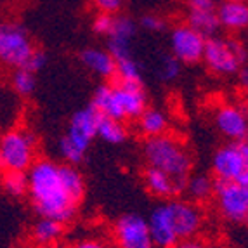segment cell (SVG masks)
<instances>
[{"mask_svg": "<svg viewBox=\"0 0 248 248\" xmlns=\"http://www.w3.org/2000/svg\"><path fill=\"white\" fill-rule=\"evenodd\" d=\"M30 200L40 217H50L59 222H70L77 214V205L61 179V165L40 158L28 170Z\"/></svg>", "mask_w": 248, "mask_h": 248, "instance_id": "cell-1", "label": "cell"}, {"mask_svg": "<svg viewBox=\"0 0 248 248\" xmlns=\"http://www.w3.org/2000/svg\"><path fill=\"white\" fill-rule=\"evenodd\" d=\"M149 229L156 248H174L179 241L195 238L203 226V212L191 200H169L149 214Z\"/></svg>", "mask_w": 248, "mask_h": 248, "instance_id": "cell-2", "label": "cell"}, {"mask_svg": "<svg viewBox=\"0 0 248 248\" xmlns=\"http://www.w3.org/2000/svg\"><path fill=\"white\" fill-rule=\"evenodd\" d=\"M142 158L148 167L163 170L184 186L187 184L193 169V156L179 139L169 134L146 137V141L142 142Z\"/></svg>", "mask_w": 248, "mask_h": 248, "instance_id": "cell-3", "label": "cell"}, {"mask_svg": "<svg viewBox=\"0 0 248 248\" xmlns=\"http://www.w3.org/2000/svg\"><path fill=\"white\" fill-rule=\"evenodd\" d=\"M247 47L236 38L215 35L207 40L203 62L208 68V71H212L214 75H219V77L238 75L241 68L247 64Z\"/></svg>", "mask_w": 248, "mask_h": 248, "instance_id": "cell-4", "label": "cell"}, {"mask_svg": "<svg viewBox=\"0 0 248 248\" xmlns=\"http://www.w3.org/2000/svg\"><path fill=\"white\" fill-rule=\"evenodd\" d=\"M37 161V139L25 128H9L0 139V165L4 172H28Z\"/></svg>", "mask_w": 248, "mask_h": 248, "instance_id": "cell-5", "label": "cell"}, {"mask_svg": "<svg viewBox=\"0 0 248 248\" xmlns=\"http://www.w3.org/2000/svg\"><path fill=\"white\" fill-rule=\"evenodd\" d=\"M35 52L33 42L28 31L17 23H4L0 28V59L9 68H26L31 54Z\"/></svg>", "mask_w": 248, "mask_h": 248, "instance_id": "cell-6", "label": "cell"}, {"mask_svg": "<svg viewBox=\"0 0 248 248\" xmlns=\"http://www.w3.org/2000/svg\"><path fill=\"white\" fill-rule=\"evenodd\" d=\"M214 198L226 220L232 224L248 220V184L238 181H217Z\"/></svg>", "mask_w": 248, "mask_h": 248, "instance_id": "cell-7", "label": "cell"}, {"mask_svg": "<svg viewBox=\"0 0 248 248\" xmlns=\"http://www.w3.org/2000/svg\"><path fill=\"white\" fill-rule=\"evenodd\" d=\"M207 40V37H203L187 23L175 25L169 35L170 54L175 56L182 64H196L203 61Z\"/></svg>", "mask_w": 248, "mask_h": 248, "instance_id": "cell-8", "label": "cell"}, {"mask_svg": "<svg viewBox=\"0 0 248 248\" xmlns=\"http://www.w3.org/2000/svg\"><path fill=\"white\" fill-rule=\"evenodd\" d=\"M116 248H156L148 219L139 214H124L113 224Z\"/></svg>", "mask_w": 248, "mask_h": 248, "instance_id": "cell-9", "label": "cell"}, {"mask_svg": "<svg viewBox=\"0 0 248 248\" xmlns=\"http://www.w3.org/2000/svg\"><path fill=\"white\" fill-rule=\"evenodd\" d=\"M212 174L217 181L243 182L245 175V153L243 141L222 144L215 149L212 156Z\"/></svg>", "mask_w": 248, "mask_h": 248, "instance_id": "cell-10", "label": "cell"}, {"mask_svg": "<svg viewBox=\"0 0 248 248\" xmlns=\"http://www.w3.org/2000/svg\"><path fill=\"white\" fill-rule=\"evenodd\" d=\"M101 120H103V115H101L92 104H89V106L82 108V109L73 113L64 136H66L73 144L78 146L83 153H87V149L91 148L92 141L97 137Z\"/></svg>", "mask_w": 248, "mask_h": 248, "instance_id": "cell-11", "label": "cell"}, {"mask_svg": "<svg viewBox=\"0 0 248 248\" xmlns=\"http://www.w3.org/2000/svg\"><path fill=\"white\" fill-rule=\"evenodd\" d=\"M214 124L231 142L248 139V108L240 104H220L214 111Z\"/></svg>", "mask_w": 248, "mask_h": 248, "instance_id": "cell-12", "label": "cell"}, {"mask_svg": "<svg viewBox=\"0 0 248 248\" xmlns=\"http://www.w3.org/2000/svg\"><path fill=\"white\" fill-rule=\"evenodd\" d=\"M115 89L125 120H139V116L148 109V97L142 85L116 82Z\"/></svg>", "mask_w": 248, "mask_h": 248, "instance_id": "cell-13", "label": "cell"}, {"mask_svg": "<svg viewBox=\"0 0 248 248\" xmlns=\"http://www.w3.org/2000/svg\"><path fill=\"white\" fill-rule=\"evenodd\" d=\"M80 61L91 73L99 77L103 80L116 78V68L118 61L108 49L99 47H87L80 52Z\"/></svg>", "mask_w": 248, "mask_h": 248, "instance_id": "cell-14", "label": "cell"}, {"mask_svg": "<svg viewBox=\"0 0 248 248\" xmlns=\"http://www.w3.org/2000/svg\"><path fill=\"white\" fill-rule=\"evenodd\" d=\"M136 23L128 16H116L113 31L108 37V50L116 58V61L130 58V42L136 37Z\"/></svg>", "mask_w": 248, "mask_h": 248, "instance_id": "cell-15", "label": "cell"}, {"mask_svg": "<svg viewBox=\"0 0 248 248\" xmlns=\"http://www.w3.org/2000/svg\"><path fill=\"white\" fill-rule=\"evenodd\" d=\"M142 181H144V186L149 195L161 200L172 198V196L181 195L186 191L184 184L177 182L170 174L160 169H155V167H146L144 174H142Z\"/></svg>", "mask_w": 248, "mask_h": 248, "instance_id": "cell-16", "label": "cell"}, {"mask_svg": "<svg viewBox=\"0 0 248 248\" xmlns=\"http://www.w3.org/2000/svg\"><path fill=\"white\" fill-rule=\"evenodd\" d=\"M220 28L228 31L248 30V2L247 0H222L217 7Z\"/></svg>", "mask_w": 248, "mask_h": 248, "instance_id": "cell-17", "label": "cell"}, {"mask_svg": "<svg viewBox=\"0 0 248 248\" xmlns=\"http://www.w3.org/2000/svg\"><path fill=\"white\" fill-rule=\"evenodd\" d=\"M92 106L97 109L106 118H116V120H125L124 113H122L120 103H118V95H116L115 83H101L97 85L92 94Z\"/></svg>", "mask_w": 248, "mask_h": 248, "instance_id": "cell-18", "label": "cell"}, {"mask_svg": "<svg viewBox=\"0 0 248 248\" xmlns=\"http://www.w3.org/2000/svg\"><path fill=\"white\" fill-rule=\"evenodd\" d=\"M137 127L144 137H158L165 136L169 132L170 120L163 109L160 108H148L137 120Z\"/></svg>", "mask_w": 248, "mask_h": 248, "instance_id": "cell-19", "label": "cell"}, {"mask_svg": "<svg viewBox=\"0 0 248 248\" xmlns=\"http://www.w3.org/2000/svg\"><path fill=\"white\" fill-rule=\"evenodd\" d=\"M215 186L217 179L208 174H191L186 184V193L191 202L205 203L215 196Z\"/></svg>", "mask_w": 248, "mask_h": 248, "instance_id": "cell-20", "label": "cell"}, {"mask_svg": "<svg viewBox=\"0 0 248 248\" xmlns=\"http://www.w3.org/2000/svg\"><path fill=\"white\" fill-rule=\"evenodd\" d=\"M62 234V222L50 217H38L31 226L30 236L40 247H49L58 241V238Z\"/></svg>", "mask_w": 248, "mask_h": 248, "instance_id": "cell-21", "label": "cell"}, {"mask_svg": "<svg viewBox=\"0 0 248 248\" xmlns=\"http://www.w3.org/2000/svg\"><path fill=\"white\" fill-rule=\"evenodd\" d=\"M186 23L207 38L215 37L220 28L217 11H187Z\"/></svg>", "mask_w": 248, "mask_h": 248, "instance_id": "cell-22", "label": "cell"}, {"mask_svg": "<svg viewBox=\"0 0 248 248\" xmlns=\"http://www.w3.org/2000/svg\"><path fill=\"white\" fill-rule=\"evenodd\" d=\"M61 179L68 191V195L77 203L82 202L83 195H85V181H83L82 172L75 165L64 163V165H61Z\"/></svg>", "mask_w": 248, "mask_h": 248, "instance_id": "cell-23", "label": "cell"}, {"mask_svg": "<svg viewBox=\"0 0 248 248\" xmlns=\"http://www.w3.org/2000/svg\"><path fill=\"white\" fill-rule=\"evenodd\" d=\"M97 137L106 144L118 146L127 141V128L124 125V120H116V118H106L103 116L99 125V132Z\"/></svg>", "mask_w": 248, "mask_h": 248, "instance_id": "cell-24", "label": "cell"}, {"mask_svg": "<svg viewBox=\"0 0 248 248\" xmlns=\"http://www.w3.org/2000/svg\"><path fill=\"white\" fill-rule=\"evenodd\" d=\"M5 195L11 198H23L30 193V179L28 172H4L2 177Z\"/></svg>", "mask_w": 248, "mask_h": 248, "instance_id": "cell-25", "label": "cell"}, {"mask_svg": "<svg viewBox=\"0 0 248 248\" xmlns=\"http://www.w3.org/2000/svg\"><path fill=\"white\" fill-rule=\"evenodd\" d=\"M11 87L21 97H28L35 92L37 87V78H35V71L28 68H17L11 75Z\"/></svg>", "mask_w": 248, "mask_h": 248, "instance_id": "cell-26", "label": "cell"}, {"mask_svg": "<svg viewBox=\"0 0 248 248\" xmlns=\"http://www.w3.org/2000/svg\"><path fill=\"white\" fill-rule=\"evenodd\" d=\"M116 82L130 83V85H142L141 64H139L132 56L118 61V68H116Z\"/></svg>", "mask_w": 248, "mask_h": 248, "instance_id": "cell-27", "label": "cell"}, {"mask_svg": "<svg viewBox=\"0 0 248 248\" xmlns=\"http://www.w3.org/2000/svg\"><path fill=\"white\" fill-rule=\"evenodd\" d=\"M181 64L182 62L179 61L175 56H172V54L161 56L160 61H158V66H156L158 78L165 83H170V82H174V80H177L179 75H181Z\"/></svg>", "mask_w": 248, "mask_h": 248, "instance_id": "cell-28", "label": "cell"}, {"mask_svg": "<svg viewBox=\"0 0 248 248\" xmlns=\"http://www.w3.org/2000/svg\"><path fill=\"white\" fill-rule=\"evenodd\" d=\"M58 148H59L61 158L66 161V163H70V165H78V163L83 161V158H85V153H83L77 144H73L66 136H62L61 139H59Z\"/></svg>", "mask_w": 248, "mask_h": 248, "instance_id": "cell-29", "label": "cell"}, {"mask_svg": "<svg viewBox=\"0 0 248 248\" xmlns=\"http://www.w3.org/2000/svg\"><path fill=\"white\" fill-rule=\"evenodd\" d=\"M116 16L106 13H99L92 21V30H94L95 35H101V37H109V33L113 31V26H115Z\"/></svg>", "mask_w": 248, "mask_h": 248, "instance_id": "cell-30", "label": "cell"}, {"mask_svg": "<svg viewBox=\"0 0 248 248\" xmlns=\"http://www.w3.org/2000/svg\"><path fill=\"white\" fill-rule=\"evenodd\" d=\"M165 19L160 17L158 14H144L141 17V28H144L146 31H153V33H160L165 30Z\"/></svg>", "mask_w": 248, "mask_h": 248, "instance_id": "cell-31", "label": "cell"}, {"mask_svg": "<svg viewBox=\"0 0 248 248\" xmlns=\"http://www.w3.org/2000/svg\"><path fill=\"white\" fill-rule=\"evenodd\" d=\"M91 2L99 13H106V14L118 13L122 4H124V0H91Z\"/></svg>", "mask_w": 248, "mask_h": 248, "instance_id": "cell-32", "label": "cell"}, {"mask_svg": "<svg viewBox=\"0 0 248 248\" xmlns=\"http://www.w3.org/2000/svg\"><path fill=\"white\" fill-rule=\"evenodd\" d=\"M46 64H47L46 52H44V50H40V49H35V52L31 54V58H30L28 64H26V68L37 73V71L44 70V68H46Z\"/></svg>", "mask_w": 248, "mask_h": 248, "instance_id": "cell-33", "label": "cell"}, {"mask_svg": "<svg viewBox=\"0 0 248 248\" xmlns=\"http://www.w3.org/2000/svg\"><path fill=\"white\" fill-rule=\"evenodd\" d=\"M187 11H217V0H186Z\"/></svg>", "mask_w": 248, "mask_h": 248, "instance_id": "cell-34", "label": "cell"}, {"mask_svg": "<svg viewBox=\"0 0 248 248\" xmlns=\"http://www.w3.org/2000/svg\"><path fill=\"white\" fill-rule=\"evenodd\" d=\"M174 248H210V247H208L207 241L200 240V238H196L195 236V238H187V240L179 241Z\"/></svg>", "mask_w": 248, "mask_h": 248, "instance_id": "cell-35", "label": "cell"}, {"mask_svg": "<svg viewBox=\"0 0 248 248\" xmlns=\"http://www.w3.org/2000/svg\"><path fill=\"white\" fill-rule=\"evenodd\" d=\"M73 248H109V247L99 240H82L75 245Z\"/></svg>", "mask_w": 248, "mask_h": 248, "instance_id": "cell-36", "label": "cell"}, {"mask_svg": "<svg viewBox=\"0 0 248 248\" xmlns=\"http://www.w3.org/2000/svg\"><path fill=\"white\" fill-rule=\"evenodd\" d=\"M238 83H240L241 91L248 94V64H245L238 73Z\"/></svg>", "mask_w": 248, "mask_h": 248, "instance_id": "cell-37", "label": "cell"}, {"mask_svg": "<svg viewBox=\"0 0 248 248\" xmlns=\"http://www.w3.org/2000/svg\"><path fill=\"white\" fill-rule=\"evenodd\" d=\"M44 248H56V247H52V245H49V247H44Z\"/></svg>", "mask_w": 248, "mask_h": 248, "instance_id": "cell-38", "label": "cell"}, {"mask_svg": "<svg viewBox=\"0 0 248 248\" xmlns=\"http://www.w3.org/2000/svg\"><path fill=\"white\" fill-rule=\"evenodd\" d=\"M247 141H248V139H247Z\"/></svg>", "mask_w": 248, "mask_h": 248, "instance_id": "cell-39", "label": "cell"}, {"mask_svg": "<svg viewBox=\"0 0 248 248\" xmlns=\"http://www.w3.org/2000/svg\"><path fill=\"white\" fill-rule=\"evenodd\" d=\"M247 222H248V220H247Z\"/></svg>", "mask_w": 248, "mask_h": 248, "instance_id": "cell-40", "label": "cell"}]
</instances>
